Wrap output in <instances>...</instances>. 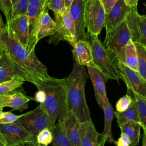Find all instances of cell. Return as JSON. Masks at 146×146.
Listing matches in <instances>:
<instances>
[{"mask_svg": "<svg viewBox=\"0 0 146 146\" xmlns=\"http://www.w3.org/2000/svg\"><path fill=\"white\" fill-rule=\"evenodd\" d=\"M138 56L137 71L146 80V47L139 43H135Z\"/></svg>", "mask_w": 146, "mask_h": 146, "instance_id": "28", "label": "cell"}, {"mask_svg": "<svg viewBox=\"0 0 146 146\" xmlns=\"http://www.w3.org/2000/svg\"><path fill=\"white\" fill-rule=\"evenodd\" d=\"M55 21L56 23L55 32L50 36L48 39V43L56 45L60 40H64L72 46L77 39L68 9H66L62 15L55 17Z\"/></svg>", "mask_w": 146, "mask_h": 146, "instance_id": "9", "label": "cell"}, {"mask_svg": "<svg viewBox=\"0 0 146 146\" xmlns=\"http://www.w3.org/2000/svg\"><path fill=\"white\" fill-rule=\"evenodd\" d=\"M5 29H6V25H5V23H3L1 15L0 14V36L5 31Z\"/></svg>", "mask_w": 146, "mask_h": 146, "instance_id": "41", "label": "cell"}, {"mask_svg": "<svg viewBox=\"0 0 146 146\" xmlns=\"http://www.w3.org/2000/svg\"><path fill=\"white\" fill-rule=\"evenodd\" d=\"M83 39L87 40L91 47L94 65L100 70L108 79L119 83L121 76L115 60L100 42L98 35L87 32Z\"/></svg>", "mask_w": 146, "mask_h": 146, "instance_id": "4", "label": "cell"}, {"mask_svg": "<svg viewBox=\"0 0 146 146\" xmlns=\"http://www.w3.org/2000/svg\"><path fill=\"white\" fill-rule=\"evenodd\" d=\"M45 93L41 89H38V91L35 94V97L34 98V100L36 102L42 103L44 102L45 99Z\"/></svg>", "mask_w": 146, "mask_h": 146, "instance_id": "39", "label": "cell"}, {"mask_svg": "<svg viewBox=\"0 0 146 146\" xmlns=\"http://www.w3.org/2000/svg\"><path fill=\"white\" fill-rule=\"evenodd\" d=\"M0 46L26 81L36 85L49 79L47 67L37 58L35 51L29 52L9 33L6 29L0 36Z\"/></svg>", "mask_w": 146, "mask_h": 146, "instance_id": "1", "label": "cell"}, {"mask_svg": "<svg viewBox=\"0 0 146 146\" xmlns=\"http://www.w3.org/2000/svg\"><path fill=\"white\" fill-rule=\"evenodd\" d=\"M84 4V0H74L68 9L70 17L74 23L77 40L83 39L86 34Z\"/></svg>", "mask_w": 146, "mask_h": 146, "instance_id": "16", "label": "cell"}, {"mask_svg": "<svg viewBox=\"0 0 146 146\" xmlns=\"http://www.w3.org/2000/svg\"><path fill=\"white\" fill-rule=\"evenodd\" d=\"M143 140H142V145L146 146V132L143 131Z\"/></svg>", "mask_w": 146, "mask_h": 146, "instance_id": "44", "label": "cell"}, {"mask_svg": "<svg viewBox=\"0 0 146 146\" xmlns=\"http://www.w3.org/2000/svg\"><path fill=\"white\" fill-rule=\"evenodd\" d=\"M12 6L11 0H0V10L5 16L6 22H8L11 19Z\"/></svg>", "mask_w": 146, "mask_h": 146, "instance_id": "34", "label": "cell"}, {"mask_svg": "<svg viewBox=\"0 0 146 146\" xmlns=\"http://www.w3.org/2000/svg\"><path fill=\"white\" fill-rule=\"evenodd\" d=\"M0 132L6 146H39L33 136L17 121L9 124H0Z\"/></svg>", "mask_w": 146, "mask_h": 146, "instance_id": "7", "label": "cell"}, {"mask_svg": "<svg viewBox=\"0 0 146 146\" xmlns=\"http://www.w3.org/2000/svg\"><path fill=\"white\" fill-rule=\"evenodd\" d=\"M114 115L116 117L117 123L119 126L129 121L137 122L141 125V121L136 106V100L134 97L131 106L126 110L121 112L116 111L114 112Z\"/></svg>", "mask_w": 146, "mask_h": 146, "instance_id": "21", "label": "cell"}, {"mask_svg": "<svg viewBox=\"0 0 146 146\" xmlns=\"http://www.w3.org/2000/svg\"><path fill=\"white\" fill-rule=\"evenodd\" d=\"M139 0H124L125 3L131 9H137Z\"/></svg>", "mask_w": 146, "mask_h": 146, "instance_id": "40", "label": "cell"}, {"mask_svg": "<svg viewBox=\"0 0 146 146\" xmlns=\"http://www.w3.org/2000/svg\"><path fill=\"white\" fill-rule=\"evenodd\" d=\"M17 74L22 76L21 73L3 54L0 59V83L12 78Z\"/></svg>", "mask_w": 146, "mask_h": 146, "instance_id": "25", "label": "cell"}, {"mask_svg": "<svg viewBox=\"0 0 146 146\" xmlns=\"http://www.w3.org/2000/svg\"><path fill=\"white\" fill-rule=\"evenodd\" d=\"M13 113L11 111L3 112V115L0 119V124H9L16 121L21 116Z\"/></svg>", "mask_w": 146, "mask_h": 146, "instance_id": "35", "label": "cell"}, {"mask_svg": "<svg viewBox=\"0 0 146 146\" xmlns=\"http://www.w3.org/2000/svg\"><path fill=\"white\" fill-rule=\"evenodd\" d=\"M16 121L29 131L35 140L37 135L42 130L48 128L51 131L55 124L40 105L35 109L22 114Z\"/></svg>", "mask_w": 146, "mask_h": 146, "instance_id": "6", "label": "cell"}, {"mask_svg": "<svg viewBox=\"0 0 146 146\" xmlns=\"http://www.w3.org/2000/svg\"><path fill=\"white\" fill-rule=\"evenodd\" d=\"M34 98L26 96L17 89L0 95V107H11L13 110L22 112L28 108V103Z\"/></svg>", "mask_w": 146, "mask_h": 146, "instance_id": "15", "label": "cell"}, {"mask_svg": "<svg viewBox=\"0 0 146 146\" xmlns=\"http://www.w3.org/2000/svg\"><path fill=\"white\" fill-rule=\"evenodd\" d=\"M136 100V106L141 121V126L143 131L146 132V99L136 95H130Z\"/></svg>", "mask_w": 146, "mask_h": 146, "instance_id": "29", "label": "cell"}, {"mask_svg": "<svg viewBox=\"0 0 146 146\" xmlns=\"http://www.w3.org/2000/svg\"><path fill=\"white\" fill-rule=\"evenodd\" d=\"M104 8L106 14L109 13L117 0H100Z\"/></svg>", "mask_w": 146, "mask_h": 146, "instance_id": "38", "label": "cell"}, {"mask_svg": "<svg viewBox=\"0 0 146 146\" xmlns=\"http://www.w3.org/2000/svg\"><path fill=\"white\" fill-rule=\"evenodd\" d=\"M121 132L126 134L131 141V146L137 145L140 136V124L137 122L129 121L119 125Z\"/></svg>", "mask_w": 146, "mask_h": 146, "instance_id": "22", "label": "cell"}, {"mask_svg": "<svg viewBox=\"0 0 146 146\" xmlns=\"http://www.w3.org/2000/svg\"><path fill=\"white\" fill-rule=\"evenodd\" d=\"M117 146H131V141L129 137L125 133L121 132L120 137L117 141H114Z\"/></svg>", "mask_w": 146, "mask_h": 146, "instance_id": "36", "label": "cell"}, {"mask_svg": "<svg viewBox=\"0 0 146 146\" xmlns=\"http://www.w3.org/2000/svg\"><path fill=\"white\" fill-rule=\"evenodd\" d=\"M131 34V40L146 47V14L140 15L131 9L125 19Z\"/></svg>", "mask_w": 146, "mask_h": 146, "instance_id": "11", "label": "cell"}, {"mask_svg": "<svg viewBox=\"0 0 146 146\" xmlns=\"http://www.w3.org/2000/svg\"><path fill=\"white\" fill-rule=\"evenodd\" d=\"M121 62L131 68L137 71V52L136 45L131 39L124 47V57Z\"/></svg>", "mask_w": 146, "mask_h": 146, "instance_id": "24", "label": "cell"}, {"mask_svg": "<svg viewBox=\"0 0 146 146\" xmlns=\"http://www.w3.org/2000/svg\"><path fill=\"white\" fill-rule=\"evenodd\" d=\"M56 23L50 16L48 10H43L40 13L35 30L34 39L37 44L38 41L55 32Z\"/></svg>", "mask_w": 146, "mask_h": 146, "instance_id": "19", "label": "cell"}, {"mask_svg": "<svg viewBox=\"0 0 146 146\" xmlns=\"http://www.w3.org/2000/svg\"><path fill=\"white\" fill-rule=\"evenodd\" d=\"M26 81L25 78L19 74H17L12 78L0 83V95H2L18 89Z\"/></svg>", "mask_w": 146, "mask_h": 146, "instance_id": "27", "label": "cell"}, {"mask_svg": "<svg viewBox=\"0 0 146 146\" xmlns=\"http://www.w3.org/2000/svg\"><path fill=\"white\" fill-rule=\"evenodd\" d=\"M46 7L52 10L54 17L62 15L66 9L65 0H46Z\"/></svg>", "mask_w": 146, "mask_h": 146, "instance_id": "30", "label": "cell"}, {"mask_svg": "<svg viewBox=\"0 0 146 146\" xmlns=\"http://www.w3.org/2000/svg\"><path fill=\"white\" fill-rule=\"evenodd\" d=\"M131 39V32L124 19L111 31L106 33L103 45L113 57L115 60L122 62L124 47Z\"/></svg>", "mask_w": 146, "mask_h": 146, "instance_id": "5", "label": "cell"}, {"mask_svg": "<svg viewBox=\"0 0 146 146\" xmlns=\"http://www.w3.org/2000/svg\"><path fill=\"white\" fill-rule=\"evenodd\" d=\"M29 6V0H19L17 1L12 6L11 18L26 14Z\"/></svg>", "mask_w": 146, "mask_h": 146, "instance_id": "31", "label": "cell"}, {"mask_svg": "<svg viewBox=\"0 0 146 146\" xmlns=\"http://www.w3.org/2000/svg\"><path fill=\"white\" fill-rule=\"evenodd\" d=\"M75 62L84 66L93 63L92 49L90 43L84 39H78L72 46Z\"/></svg>", "mask_w": 146, "mask_h": 146, "instance_id": "20", "label": "cell"}, {"mask_svg": "<svg viewBox=\"0 0 146 146\" xmlns=\"http://www.w3.org/2000/svg\"><path fill=\"white\" fill-rule=\"evenodd\" d=\"M3 107H0V119H1L2 115H3Z\"/></svg>", "mask_w": 146, "mask_h": 146, "instance_id": "45", "label": "cell"}, {"mask_svg": "<svg viewBox=\"0 0 146 146\" xmlns=\"http://www.w3.org/2000/svg\"><path fill=\"white\" fill-rule=\"evenodd\" d=\"M3 56V50L1 48V47L0 46V59Z\"/></svg>", "mask_w": 146, "mask_h": 146, "instance_id": "46", "label": "cell"}, {"mask_svg": "<svg viewBox=\"0 0 146 146\" xmlns=\"http://www.w3.org/2000/svg\"><path fill=\"white\" fill-rule=\"evenodd\" d=\"M35 86L45 93L44 100L39 105L48 114L51 121L53 123L62 121L68 111L64 79L51 77L47 80L39 82Z\"/></svg>", "mask_w": 146, "mask_h": 146, "instance_id": "3", "label": "cell"}, {"mask_svg": "<svg viewBox=\"0 0 146 146\" xmlns=\"http://www.w3.org/2000/svg\"><path fill=\"white\" fill-rule=\"evenodd\" d=\"M19 0H11V2H12V4H13V5L14 4V3H15L17 1H18Z\"/></svg>", "mask_w": 146, "mask_h": 146, "instance_id": "47", "label": "cell"}, {"mask_svg": "<svg viewBox=\"0 0 146 146\" xmlns=\"http://www.w3.org/2000/svg\"><path fill=\"white\" fill-rule=\"evenodd\" d=\"M86 67L94 87L97 103L99 107L102 108L105 104L109 102L106 90V83L108 78L94 65V63L86 66Z\"/></svg>", "mask_w": 146, "mask_h": 146, "instance_id": "12", "label": "cell"}, {"mask_svg": "<svg viewBox=\"0 0 146 146\" xmlns=\"http://www.w3.org/2000/svg\"><path fill=\"white\" fill-rule=\"evenodd\" d=\"M36 140L39 146H47L50 144L52 141V135L50 129L45 128L42 130L37 135Z\"/></svg>", "mask_w": 146, "mask_h": 146, "instance_id": "32", "label": "cell"}, {"mask_svg": "<svg viewBox=\"0 0 146 146\" xmlns=\"http://www.w3.org/2000/svg\"><path fill=\"white\" fill-rule=\"evenodd\" d=\"M74 0H65V7L66 9H68Z\"/></svg>", "mask_w": 146, "mask_h": 146, "instance_id": "42", "label": "cell"}, {"mask_svg": "<svg viewBox=\"0 0 146 146\" xmlns=\"http://www.w3.org/2000/svg\"><path fill=\"white\" fill-rule=\"evenodd\" d=\"M102 109L104 115V126L103 133L107 137V142L114 143L115 141L112 137L111 131L112 122L114 116L113 108L110 103L108 102L102 107Z\"/></svg>", "mask_w": 146, "mask_h": 146, "instance_id": "26", "label": "cell"}, {"mask_svg": "<svg viewBox=\"0 0 146 146\" xmlns=\"http://www.w3.org/2000/svg\"><path fill=\"white\" fill-rule=\"evenodd\" d=\"M116 64L119 70L121 79L127 88V94L136 95L146 99V80L138 71L131 68L121 62L116 60Z\"/></svg>", "mask_w": 146, "mask_h": 146, "instance_id": "10", "label": "cell"}, {"mask_svg": "<svg viewBox=\"0 0 146 146\" xmlns=\"http://www.w3.org/2000/svg\"><path fill=\"white\" fill-rule=\"evenodd\" d=\"M29 4L41 10H48L46 7V0H29Z\"/></svg>", "mask_w": 146, "mask_h": 146, "instance_id": "37", "label": "cell"}, {"mask_svg": "<svg viewBox=\"0 0 146 146\" xmlns=\"http://www.w3.org/2000/svg\"><path fill=\"white\" fill-rule=\"evenodd\" d=\"M107 137L102 133H99L92 120L80 124V146H103Z\"/></svg>", "mask_w": 146, "mask_h": 146, "instance_id": "14", "label": "cell"}, {"mask_svg": "<svg viewBox=\"0 0 146 146\" xmlns=\"http://www.w3.org/2000/svg\"><path fill=\"white\" fill-rule=\"evenodd\" d=\"M6 27L11 36L26 48L30 35L27 15H21L11 18L6 22Z\"/></svg>", "mask_w": 146, "mask_h": 146, "instance_id": "13", "label": "cell"}, {"mask_svg": "<svg viewBox=\"0 0 146 146\" xmlns=\"http://www.w3.org/2000/svg\"><path fill=\"white\" fill-rule=\"evenodd\" d=\"M67 137L72 146H80L81 122L71 111H68L62 121Z\"/></svg>", "mask_w": 146, "mask_h": 146, "instance_id": "18", "label": "cell"}, {"mask_svg": "<svg viewBox=\"0 0 146 146\" xmlns=\"http://www.w3.org/2000/svg\"><path fill=\"white\" fill-rule=\"evenodd\" d=\"M131 9L125 3L124 0H117L110 11L106 14L104 27L106 33L110 32L119 23L123 21Z\"/></svg>", "mask_w": 146, "mask_h": 146, "instance_id": "17", "label": "cell"}, {"mask_svg": "<svg viewBox=\"0 0 146 146\" xmlns=\"http://www.w3.org/2000/svg\"><path fill=\"white\" fill-rule=\"evenodd\" d=\"M0 146H6V143L2 135V134L0 132Z\"/></svg>", "mask_w": 146, "mask_h": 146, "instance_id": "43", "label": "cell"}, {"mask_svg": "<svg viewBox=\"0 0 146 146\" xmlns=\"http://www.w3.org/2000/svg\"><path fill=\"white\" fill-rule=\"evenodd\" d=\"M133 99V97L128 94L120 98L116 103V111L121 112L126 110L131 106Z\"/></svg>", "mask_w": 146, "mask_h": 146, "instance_id": "33", "label": "cell"}, {"mask_svg": "<svg viewBox=\"0 0 146 146\" xmlns=\"http://www.w3.org/2000/svg\"><path fill=\"white\" fill-rule=\"evenodd\" d=\"M87 32L99 35L105 25L106 11L100 0H84Z\"/></svg>", "mask_w": 146, "mask_h": 146, "instance_id": "8", "label": "cell"}, {"mask_svg": "<svg viewBox=\"0 0 146 146\" xmlns=\"http://www.w3.org/2000/svg\"><path fill=\"white\" fill-rule=\"evenodd\" d=\"M88 78L84 66L75 62L72 71L64 78L68 111H72L81 123L91 120L85 96V84Z\"/></svg>", "mask_w": 146, "mask_h": 146, "instance_id": "2", "label": "cell"}, {"mask_svg": "<svg viewBox=\"0 0 146 146\" xmlns=\"http://www.w3.org/2000/svg\"><path fill=\"white\" fill-rule=\"evenodd\" d=\"M51 132L52 135V141L51 144L53 146H72L70 143L62 122L55 123Z\"/></svg>", "mask_w": 146, "mask_h": 146, "instance_id": "23", "label": "cell"}]
</instances>
